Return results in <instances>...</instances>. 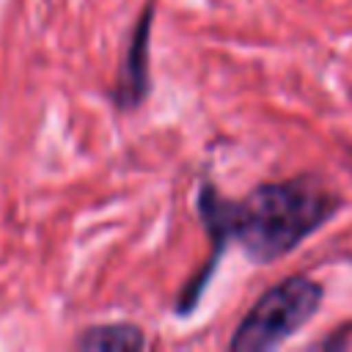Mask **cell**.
Returning a JSON list of instances; mask_svg holds the SVG:
<instances>
[{"instance_id": "cell-1", "label": "cell", "mask_w": 352, "mask_h": 352, "mask_svg": "<svg viewBox=\"0 0 352 352\" xmlns=\"http://www.w3.org/2000/svg\"><path fill=\"white\" fill-rule=\"evenodd\" d=\"M341 195L316 173H300L283 182H261L239 201H228L212 182L198 187V217L209 236L212 256L201 275L190 280L179 300V314L192 311L214 272L223 250L239 245L253 264H272L316 234L338 209Z\"/></svg>"}, {"instance_id": "cell-2", "label": "cell", "mask_w": 352, "mask_h": 352, "mask_svg": "<svg viewBox=\"0 0 352 352\" xmlns=\"http://www.w3.org/2000/svg\"><path fill=\"white\" fill-rule=\"evenodd\" d=\"M324 297V286L308 275H289L270 286L236 324L228 349L234 352H267L286 344L300 327H305Z\"/></svg>"}, {"instance_id": "cell-3", "label": "cell", "mask_w": 352, "mask_h": 352, "mask_svg": "<svg viewBox=\"0 0 352 352\" xmlns=\"http://www.w3.org/2000/svg\"><path fill=\"white\" fill-rule=\"evenodd\" d=\"M151 28H154V6L148 3L138 14V22L129 33V41H126V50L121 58V69H118V80L113 88V102L124 113L138 110L148 99V91H151V72H148Z\"/></svg>"}, {"instance_id": "cell-4", "label": "cell", "mask_w": 352, "mask_h": 352, "mask_svg": "<svg viewBox=\"0 0 352 352\" xmlns=\"http://www.w3.org/2000/svg\"><path fill=\"white\" fill-rule=\"evenodd\" d=\"M74 346L82 352H138L148 346V338L132 322H107L85 327L74 338Z\"/></svg>"}]
</instances>
